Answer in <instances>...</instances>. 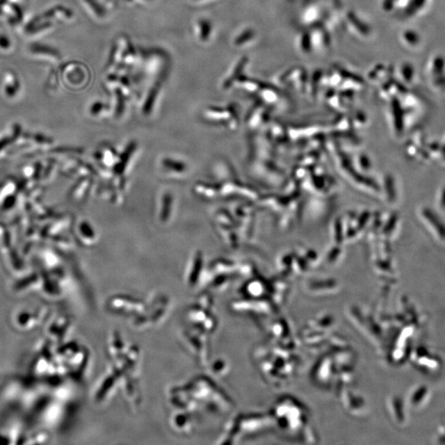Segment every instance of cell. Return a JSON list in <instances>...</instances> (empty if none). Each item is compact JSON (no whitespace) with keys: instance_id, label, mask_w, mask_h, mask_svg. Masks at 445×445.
I'll use <instances>...</instances> for the list:
<instances>
[{"instance_id":"obj_2","label":"cell","mask_w":445,"mask_h":445,"mask_svg":"<svg viewBox=\"0 0 445 445\" xmlns=\"http://www.w3.org/2000/svg\"><path fill=\"white\" fill-rule=\"evenodd\" d=\"M12 47V42L8 35L0 34V50L8 51Z\"/></svg>"},{"instance_id":"obj_1","label":"cell","mask_w":445,"mask_h":445,"mask_svg":"<svg viewBox=\"0 0 445 445\" xmlns=\"http://www.w3.org/2000/svg\"><path fill=\"white\" fill-rule=\"evenodd\" d=\"M29 51L33 56L44 58L47 60H59V52L56 49L44 44H33Z\"/></svg>"}]
</instances>
